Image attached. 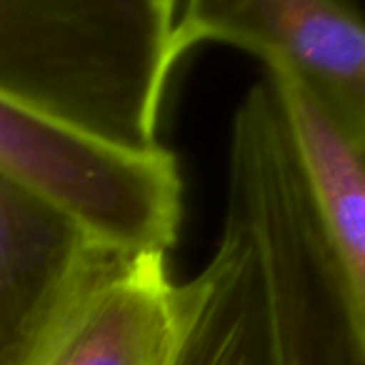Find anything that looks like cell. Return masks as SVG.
I'll use <instances>...</instances> for the list:
<instances>
[{
    "label": "cell",
    "instance_id": "1",
    "mask_svg": "<svg viewBox=\"0 0 365 365\" xmlns=\"http://www.w3.org/2000/svg\"><path fill=\"white\" fill-rule=\"evenodd\" d=\"M170 26L155 0H0V96L96 143L155 150Z\"/></svg>",
    "mask_w": 365,
    "mask_h": 365
},
{
    "label": "cell",
    "instance_id": "2",
    "mask_svg": "<svg viewBox=\"0 0 365 365\" xmlns=\"http://www.w3.org/2000/svg\"><path fill=\"white\" fill-rule=\"evenodd\" d=\"M283 145L260 128L230 135L228 193L215 250L180 283L175 365H280L275 313V190Z\"/></svg>",
    "mask_w": 365,
    "mask_h": 365
},
{
    "label": "cell",
    "instance_id": "3",
    "mask_svg": "<svg viewBox=\"0 0 365 365\" xmlns=\"http://www.w3.org/2000/svg\"><path fill=\"white\" fill-rule=\"evenodd\" d=\"M0 170L71 210L120 253H168L182 180L170 150H120L0 96Z\"/></svg>",
    "mask_w": 365,
    "mask_h": 365
},
{
    "label": "cell",
    "instance_id": "4",
    "mask_svg": "<svg viewBox=\"0 0 365 365\" xmlns=\"http://www.w3.org/2000/svg\"><path fill=\"white\" fill-rule=\"evenodd\" d=\"M200 43L248 51L303 83L330 115L365 140V28L353 0H178L175 63Z\"/></svg>",
    "mask_w": 365,
    "mask_h": 365
},
{
    "label": "cell",
    "instance_id": "5",
    "mask_svg": "<svg viewBox=\"0 0 365 365\" xmlns=\"http://www.w3.org/2000/svg\"><path fill=\"white\" fill-rule=\"evenodd\" d=\"M115 255L71 210L0 170V365H38Z\"/></svg>",
    "mask_w": 365,
    "mask_h": 365
},
{
    "label": "cell",
    "instance_id": "6",
    "mask_svg": "<svg viewBox=\"0 0 365 365\" xmlns=\"http://www.w3.org/2000/svg\"><path fill=\"white\" fill-rule=\"evenodd\" d=\"M182 293L168 253H120L83 290L38 365H175Z\"/></svg>",
    "mask_w": 365,
    "mask_h": 365
},
{
    "label": "cell",
    "instance_id": "7",
    "mask_svg": "<svg viewBox=\"0 0 365 365\" xmlns=\"http://www.w3.org/2000/svg\"><path fill=\"white\" fill-rule=\"evenodd\" d=\"M303 180L350 283L365 293V140L345 130L295 78L265 71Z\"/></svg>",
    "mask_w": 365,
    "mask_h": 365
},
{
    "label": "cell",
    "instance_id": "8",
    "mask_svg": "<svg viewBox=\"0 0 365 365\" xmlns=\"http://www.w3.org/2000/svg\"><path fill=\"white\" fill-rule=\"evenodd\" d=\"M155 3H158V8H160V11L173 21V16H175V8H178V0H155Z\"/></svg>",
    "mask_w": 365,
    "mask_h": 365
}]
</instances>
